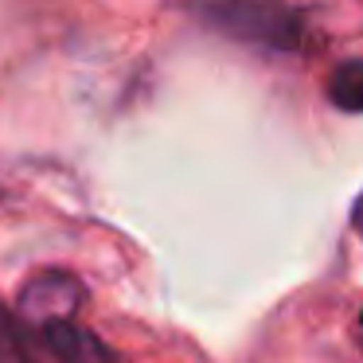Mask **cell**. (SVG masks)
Masks as SVG:
<instances>
[{"mask_svg":"<svg viewBox=\"0 0 363 363\" xmlns=\"http://www.w3.org/2000/svg\"><path fill=\"white\" fill-rule=\"evenodd\" d=\"M196 16L211 32L246 48L289 55L305 43V24L281 0H196Z\"/></svg>","mask_w":363,"mask_h":363,"instance_id":"cell-1","label":"cell"},{"mask_svg":"<svg viewBox=\"0 0 363 363\" xmlns=\"http://www.w3.org/2000/svg\"><path fill=\"white\" fill-rule=\"evenodd\" d=\"M35 336H40V344L48 347L59 363H118V355H113L94 332L74 324V316L71 320L35 324Z\"/></svg>","mask_w":363,"mask_h":363,"instance_id":"cell-2","label":"cell"},{"mask_svg":"<svg viewBox=\"0 0 363 363\" xmlns=\"http://www.w3.org/2000/svg\"><path fill=\"white\" fill-rule=\"evenodd\" d=\"M82 285L71 274H43L24 293V320L48 324V320H71L79 308Z\"/></svg>","mask_w":363,"mask_h":363,"instance_id":"cell-3","label":"cell"},{"mask_svg":"<svg viewBox=\"0 0 363 363\" xmlns=\"http://www.w3.org/2000/svg\"><path fill=\"white\" fill-rule=\"evenodd\" d=\"M328 102L344 113H363V59H347L332 71Z\"/></svg>","mask_w":363,"mask_h":363,"instance_id":"cell-4","label":"cell"},{"mask_svg":"<svg viewBox=\"0 0 363 363\" xmlns=\"http://www.w3.org/2000/svg\"><path fill=\"white\" fill-rule=\"evenodd\" d=\"M0 363H32V347H28V332L12 313L0 308Z\"/></svg>","mask_w":363,"mask_h":363,"instance_id":"cell-5","label":"cell"},{"mask_svg":"<svg viewBox=\"0 0 363 363\" xmlns=\"http://www.w3.org/2000/svg\"><path fill=\"white\" fill-rule=\"evenodd\" d=\"M352 227L359 230V238H363V196L355 199V207H352Z\"/></svg>","mask_w":363,"mask_h":363,"instance_id":"cell-6","label":"cell"},{"mask_svg":"<svg viewBox=\"0 0 363 363\" xmlns=\"http://www.w3.org/2000/svg\"><path fill=\"white\" fill-rule=\"evenodd\" d=\"M359 328H363V313H359Z\"/></svg>","mask_w":363,"mask_h":363,"instance_id":"cell-7","label":"cell"}]
</instances>
